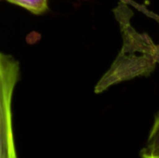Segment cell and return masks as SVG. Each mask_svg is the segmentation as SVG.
<instances>
[{
    "label": "cell",
    "mask_w": 159,
    "mask_h": 158,
    "mask_svg": "<svg viewBox=\"0 0 159 158\" xmlns=\"http://www.w3.org/2000/svg\"><path fill=\"white\" fill-rule=\"evenodd\" d=\"M142 158H159V146L153 149H143L141 151Z\"/></svg>",
    "instance_id": "277c9868"
},
{
    "label": "cell",
    "mask_w": 159,
    "mask_h": 158,
    "mask_svg": "<svg viewBox=\"0 0 159 158\" xmlns=\"http://www.w3.org/2000/svg\"><path fill=\"white\" fill-rule=\"evenodd\" d=\"M20 74L19 61L0 51V158H17L12 127V99Z\"/></svg>",
    "instance_id": "6da1fadb"
},
{
    "label": "cell",
    "mask_w": 159,
    "mask_h": 158,
    "mask_svg": "<svg viewBox=\"0 0 159 158\" xmlns=\"http://www.w3.org/2000/svg\"><path fill=\"white\" fill-rule=\"evenodd\" d=\"M19 6L34 15H42L48 10V0H4Z\"/></svg>",
    "instance_id": "7a4b0ae2"
},
{
    "label": "cell",
    "mask_w": 159,
    "mask_h": 158,
    "mask_svg": "<svg viewBox=\"0 0 159 158\" xmlns=\"http://www.w3.org/2000/svg\"><path fill=\"white\" fill-rule=\"evenodd\" d=\"M159 146V111L155 116L153 126L150 129L144 149H153Z\"/></svg>",
    "instance_id": "3957f363"
}]
</instances>
